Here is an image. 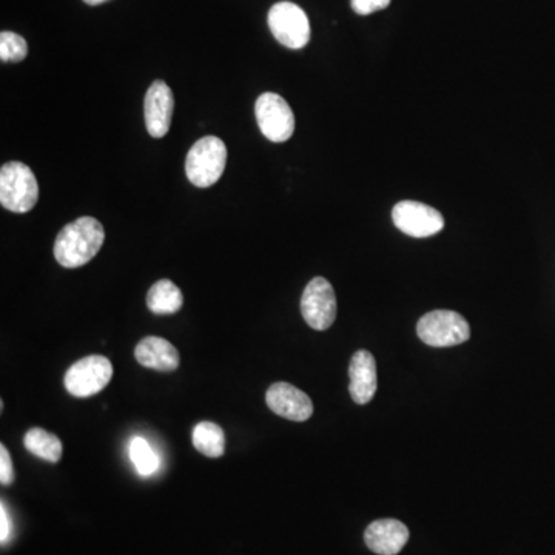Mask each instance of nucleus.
<instances>
[{
	"label": "nucleus",
	"instance_id": "nucleus-11",
	"mask_svg": "<svg viewBox=\"0 0 555 555\" xmlns=\"http://www.w3.org/2000/svg\"><path fill=\"white\" fill-rule=\"evenodd\" d=\"M266 403L270 411L290 421H306L313 414V403L309 395L284 381L269 387Z\"/></svg>",
	"mask_w": 555,
	"mask_h": 555
},
{
	"label": "nucleus",
	"instance_id": "nucleus-15",
	"mask_svg": "<svg viewBox=\"0 0 555 555\" xmlns=\"http://www.w3.org/2000/svg\"><path fill=\"white\" fill-rule=\"evenodd\" d=\"M182 303L181 289L173 281H158L148 290L147 307L156 315H173L181 310Z\"/></svg>",
	"mask_w": 555,
	"mask_h": 555
},
{
	"label": "nucleus",
	"instance_id": "nucleus-14",
	"mask_svg": "<svg viewBox=\"0 0 555 555\" xmlns=\"http://www.w3.org/2000/svg\"><path fill=\"white\" fill-rule=\"evenodd\" d=\"M135 358L141 366L159 372H173L181 363L178 349L170 341L159 337H147L139 341Z\"/></svg>",
	"mask_w": 555,
	"mask_h": 555
},
{
	"label": "nucleus",
	"instance_id": "nucleus-20",
	"mask_svg": "<svg viewBox=\"0 0 555 555\" xmlns=\"http://www.w3.org/2000/svg\"><path fill=\"white\" fill-rule=\"evenodd\" d=\"M14 481V466L5 444H0V483L10 486Z\"/></svg>",
	"mask_w": 555,
	"mask_h": 555
},
{
	"label": "nucleus",
	"instance_id": "nucleus-7",
	"mask_svg": "<svg viewBox=\"0 0 555 555\" xmlns=\"http://www.w3.org/2000/svg\"><path fill=\"white\" fill-rule=\"evenodd\" d=\"M255 116L259 130L269 141H289L295 132L292 108L276 93H263L256 99Z\"/></svg>",
	"mask_w": 555,
	"mask_h": 555
},
{
	"label": "nucleus",
	"instance_id": "nucleus-22",
	"mask_svg": "<svg viewBox=\"0 0 555 555\" xmlns=\"http://www.w3.org/2000/svg\"><path fill=\"white\" fill-rule=\"evenodd\" d=\"M0 525H2V528H0V542H8L11 535V518L5 502H2V505H0Z\"/></svg>",
	"mask_w": 555,
	"mask_h": 555
},
{
	"label": "nucleus",
	"instance_id": "nucleus-2",
	"mask_svg": "<svg viewBox=\"0 0 555 555\" xmlns=\"http://www.w3.org/2000/svg\"><path fill=\"white\" fill-rule=\"evenodd\" d=\"M39 199V184L24 162L11 161L0 169V204L14 213H27Z\"/></svg>",
	"mask_w": 555,
	"mask_h": 555
},
{
	"label": "nucleus",
	"instance_id": "nucleus-9",
	"mask_svg": "<svg viewBox=\"0 0 555 555\" xmlns=\"http://www.w3.org/2000/svg\"><path fill=\"white\" fill-rule=\"evenodd\" d=\"M398 230L412 238H428L443 230L444 219L434 207L417 201H401L392 210Z\"/></svg>",
	"mask_w": 555,
	"mask_h": 555
},
{
	"label": "nucleus",
	"instance_id": "nucleus-21",
	"mask_svg": "<svg viewBox=\"0 0 555 555\" xmlns=\"http://www.w3.org/2000/svg\"><path fill=\"white\" fill-rule=\"evenodd\" d=\"M352 10L360 16L375 13V11L384 10L391 5V0H350Z\"/></svg>",
	"mask_w": 555,
	"mask_h": 555
},
{
	"label": "nucleus",
	"instance_id": "nucleus-4",
	"mask_svg": "<svg viewBox=\"0 0 555 555\" xmlns=\"http://www.w3.org/2000/svg\"><path fill=\"white\" fill-rule=\"evenodd\" d=\"M417 333L424 344L432 347H452L471 337L468 321L452 310H434L418 321Z\"/></svg>",
	"mask_w": 555,
	"mask_h": 555
},
{
	"label": "nucleus",
	"instance_id": "nucleus-16",
	"mask_svg": "<svg viewBox=\"0 0 555 555\" xmlns=\"http://www.w3.org/2000/svg\"><path fill=\"white\" fill-rule=\"evenodd\" d=\"M193 446L209 458H219L226 452V434L212 421H201L192 432Z\"/></svg>",
	"mask_w": 555,
	"mask_h": 555
},
{
	"label": "nucleus",
	"instance_id": "nucleus-12",
	"mask_svg": "<svg viewBox=\"0 0 555 555\" xmlns=\"http://www.w3.org/2000/svg\"><path fill=\"white\" fill-rule=\"evenodd\" d=\"M349 392L352 400L357 404H367L377 392V363L374 355L367 350H358L350 360Z\"/></svg>",
	"mask_w": 555,
	"mask_h": 555
},
{
	"label": "nucleus",
	"instance_id": "nucleus-19",
	"mask_svg": "<svg viewBox=\"0 0 555 555\" xmlns=\"http://www.w3.org/2000/svg\"><path fill=\"white\" fill-rule=\"evenodd\" d=\"M28 44L24 37L11 31L0 34V59L4 62H22L27 58Z\"/></svg>",
	"mask_w": 555,
	"mask_h": 555
},
{
	"label": "nucleus",
	"instance_id": "nucleus-5",
	"mask_svg": "<svg viewBox=\"0 0 555 555\" xmlns=\"http://www.w3.org/2000/svg\"><path fill=\"white\" fill-rule=\"evenodd\" d=\"M113 377V366L102 355L81 358L68 367L65 374V389L76 398H88L104 391Z\"/></svg>",
	"mask_w": 555,
	"mask_h": 555
},
{
	"label": "nucleus",
	"instance_id": "nucleus-3",
	"mask_svg": "<svg viewBox=\"0 0 555 555\" xmlns=\"http://www.w3.org/2000/svg\"><path fill=\"white\" fill-rule=\"evenodd\" d=\"M227 147L222 139L206 136L199 139L185 159V173L193 185L206 189L216 184L226 170Z\"/></svg>",
	"mask_w": 555,
	"mask_h": 555
},
{
	"label": "nucleus",
	"instance_id": "nucleus-13",
	"mask_svg": "<svg viewBox=\"0 0 555 555\" xmlns=\"http://www.w3.org/2000/svg\"><path fill=\"white\" fill-rule=\"evenodd\" d=\"M364 540L375 554L397 555L409 540V529L394 518H384L370 523L364 532Z\"/></svg>",
	"mask_w": 555,
	"mask_h": 555
},
{
	"label": "nucleus",
	"instance_id": "nucleus-18",
	"mask_svg": "<svg viewBox=\"0 0 555 555\" xmlns=\"http://www.w3.org/2000/svg\"><path fill=\"white\" fill-rule=\"evenodd\" d=\"M128 454H130V460H132L139 474L144 475V477L155 474L156 469H158V457H156L155 451L145 438H133L130 441V446H128Z\"/></svg>",
	"mask_w": 555,
	"mask_h": 555
},
{
	"label": "nucleus",
	"instance_id": "nucleus-6",
	"mask_svg": "<svg viewBox=\"0 0 555 555\" xmlns=\"http://www.w3.org/2000/svg\"><path fill=\"white\" fill-rule=\"evenodd\" d=\"M267 24L276 41L290 50H301L310 41V22L303 8L278 2L270 8Z\"/></svg>",
	"mask_w": 555,
	"mask_h": 555
},
{
	"label": "nucleus",
	"instance_id": "nucleus-8",
	"mask_svg": "<svg viewBox=\"0 0 555 555\" xmlns=\"http://www.w3.org/2000/svg\"><path fill=\"white\" fill-rule=\"evenodd\" d=\"M337 296L332 284L321 276L313 278L301 296L304 321L315 330H327L337 318Z\"/></svg>",
	"mask_w": 555,
	"mask_h": 555
},
{
	"label": "nucleus",
	"instance_id": "nucleus-17",
	"mask_svg": "<svg viewBox=\"0 0 555 555\" xmlns=\"http://www.w3.org/2000/svg\"><path fill=\"white\" fill-rule=\"evenodd\" d=\"M25 448L28 452L42 458V460L50 461V463H58L62 457V441L50 432L41 428H33L25 434Z\"/></svg>",
	"mask_w": 555,
	"mask_h": 555
},
{
	"label": "nucleus",
	"instance_id": "nucleus-1",
	"mask_svg": "<svg viewBox=\"0 0 555 555\" xmlns=\"http://www.w3.org/2000/svg\"><path fill=\"white\" fill-rule=\"evenodd\" d=\"M104 241L101 222L91 216H82L67 224L56 236L54 258L65 269H78L98 255Z\"/></svg>",
	"mask_w": 555,
	"mask_h": 555
},
{
	"label": "nucleus",
	"instance_id": "nucleus-10",
	"mask_svg": "<svg viewBox=\"0 0 555 555\" xmlns=\"http://www.w3.org/2000/svg\"><path fill=\"white\" fill-rule=\"evenodd\" d=\"M175 98L164 81H155L147 90L144 102L145 127L152 138H164L172 124Z\"/></svg>",
	"mask_w": 555,
	"mask_h": 555
},
{
	"label": "nucleus",
	"instance_id": "nucleus-23",
	"mask_svg": "<svg viewBox=\"0 0 555 555\" xmlns=\"http://www.w3.org/2000/svg\"><path fill=\"white\" fill-rule=\"evenodd\" d=\"M85 4L91 5V7H96V5L104 4L107 0H84Z\"/></svg>",
	"mask_w": 555,
	"mask_h": 555
}]
</instances>
